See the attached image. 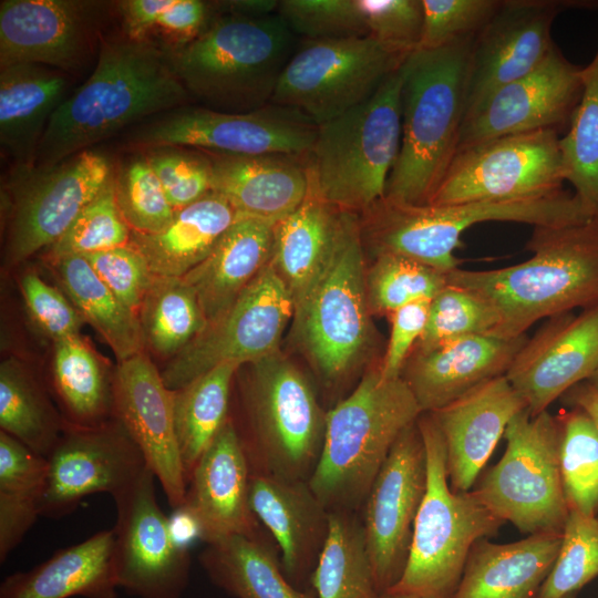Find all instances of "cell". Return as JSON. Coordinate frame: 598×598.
Instances as JSON below:
<instances>
[{
	"label": "cell",
	"instance_id": "cell-1",
	"mask_svg": "<svg viewBox=\"0 0 598 598\" xmlns=\"http://www.w3.org/2000/svg\"><path fill=\"white\" fill-rule=\"evenodd\" d=\"M96 58L87 80L51 116L34 166L54 165L192 100L155 41L109 35Z\"/></svg>",
	"mask_w": 598,
	"mask_h": 598
},
{
	"label": "cell",
	"instance_id": "cell-2",
	"mask_svg": "<svg viewBox=\"0 0 598 598\" xmlns=\"http://www.w3.org/2000/svg\"><path fill=\"white\" fill-rule=\"evenodd\" d=\"M526 249L532 256L516 265L446 275L447 283L493 308V336L502 339L525 336L542 319L598 306V218L533 227Z\"/></svg>",
	"mask_w": 598,
	"mask_h": 598
},
{
	"label": "cell",
	"instance_id": "cell-3",
	"mask_svg": "<svg viewBox=\"0 0 598 598\" xmlns=\"http://www.w3.org/2000/svg\"><path fill=\"white\" fill-rule=\"evenodd\" d=\"M473 37L419 49L403 63L402 138L385 196L426 205L458 150Z\"/></svg>",
	"mask_w": 598,
	"mask_h": 598
},
{
	"label": "cell",
	"instance_id": "cell-4",
	"mask_svg": "<svg viewBox=\"0 0 598 598\" xmlns=\"http://www.w3.org/2000/svg\"><path fill=\"white\" fill-rule=\"evenodd\" d=\"M299 40L278 13L262 18L215 13L195 40L164 48L199 106L240 113L271 103Z\"/></svg>",
	"mask_w": 598,
	"mask_h": 598
},
{
	"label": "cell",
	"instance_id": "cell-5",
	"mask_svg": "<svg viewBox=\"0 0 598 598\" xmlns=\"http://www.w3.org/2000/svg\"><path fill=\"white\" fill-rule=\"evenodd\" d=\"M423 414L402 378L379 367L326 414L323 444L308 484L328 508L354 511L365 497L401 433Z\"/></svg>",
	"mask_w": 598,
	"mask_h": 598
},
{
	"label": "cell",
	"instance_id": "cell-6",
	"mask_svg": "<svg viewBox=\"0 0 598 598\" xmlns=\"http://www.w3.org/2000/svg\"><path fill=\"white\" fill-rule=\"evenodd\" d=\"M359 216L364 252L394 254L416 260L445 275L460 268L454 250L463 233L485 221L561 226L594 218L575 194L565 190L544 197L414 205L386 196Z\"/></svg>",
	"mask_w": 598,
	"mask_h": 598
},
{
	"label": "cell",
	"instance_id": "cell-7",
	"mask_svg": "<svg viewBox=\"0 0 598 598\" xmlns=\"http://www.w3.org/2000/svg\"><path fill=\"white\" fill-rule=\"evenodd\" d=\"M403 76L402 64L368 101L318 125L306 167L324 203L359 215L385 196L401 147Z\"/></svg>",
	"mask_w": 598,
	"mask_h": 598
},
{
	"label": "cell",
	"instance_id": "cell-8",
	"mask_svg": "<svg viewBox=\"0 0 598 598\" xmlns=\"http://www.w3.org/2000/svg\"><path fill=\"white\" fill-rule=\"evenodd\" d=\"M417 425L426 453V489L417 512L405 568L385 594L453 598L474 544L494 536L504 522L474 489L454 492L448 483L445 445L433 416Z\"/></svg>",
	"mask_w": 598,
	"mask_h": 598
},
{
	"label": "cell",
	"instance_id": "cell-9",
	"mask_svg": "<svg viewBox=\"0 0 598 598\" xmlns=\"http://www.w3.org/2000/svg\"><path fill=\"white\" fill-rule=\"evenodd\" d=\"M250 364L244 390L250 433L241 444L251 472L308 481L321 453L327 412L303 372L279 350Z\"/></svg>",
	"mask_w": 598,
	"mask_h": 598
},
{
	"label": "cell",
	"instance_id": "cell-10",
	"mask_svg": "<svg viewBox=\"0 0 598 598\" xmlns=\"http://www.w3.org/2000/svg\"><path fill=\"white\" fill-rule=\"evenodd\" d=\"M364 254L358 214L341 210L330 258L293 315L297 338L328 383L342 380L371 347Z\"/></svg>",
	"mask_w": 598,
	"mask_h": 598
},
{
	"label": "cell",
	"instance_id": "cell-11",
	"mask_svg": "<svg viewBox=\"0 0 598 598\" xmlns=\"http://www.w3.org/2000/svg\"><path fill=\"white\" fill-rule=\"evenodd\" d=\"M506 448L473 488L504 523L528 535L561 533L568 516L559 467L560 429L548 410L518 413L507 425Z\"/></svg>",
	"mask_w": 598,
	"mask_h": 598
},
{
	"label": "cell",
	"instance_id": "cell-12",
	"mask_svg": "<svg viewBox=\"0 0 598 598\" xmlns=\"http://www.w3.org/2000/svg\"><path fill=\"white\" fill-rule=\"evenodd\" d=\"M408 56L369 35L299 40L271 103L321 125L372 97Z\"/></svg>",
	"mask_w": 598,
	"mask_h": 598
},
{
	"label": "cell",
	"instance_id": "cell-13",
	"mask_svg": "<svg viewBox=\"0 0 598 598\" xmlns=\"http://www.w3.org/2000/svg\"><path fill=\"white\" fill-rule=\"evenodd\" d=\"M317 131L302 113L272 103L240 113L184 105L134 126L125 137L130 145L148 150L183 146L226 155L306 156Z\"/></svg>",
	"mask_w": 598,
	"mask_h": 598
},
{
	"label": "cell",
	"instance_id": "cell-14",
	"mask_svg": "<svg viewBox=\"0 0 598 598\" xmlns=\"http://www.w3.org/2000/svg\"><path fill=\"white\" fill-rule=\"evenodd\" d=\"M559 132L495 137L457 151L429 204L504 202L563 192Z\"/></svg>",
	"mask_w": 598,
	"mask_h": 598
},
{
	"label": "cell",
	"instance_id": "cell-15",
	"mask_svg": "<svg viewBox=\"0 0 598 598\" xmlns=\"http://www.w3.org/2000/svg\"><path fill=\"white\" fill-rule=\"evenodd\" d=\"M114 174L111 157L93 148L51 166L14 168L8 261L18 264L52 246Z\"/></svg>",
	"mask_w": 598,
	"mask_h": 598
},
{
	"label": "cell",
	"instance_id": "cell-16",
	"mask_svg": "<svg viewBox=\"0 0 598 598\" xmlns=\"http://www.w3.org/2000/svg\"><path fill=\"white\" fill-rule=\"evenodd\" d=\"M295 306L286 286L268 264L230 307L186 348L163 372L165 385L178 390L223 363H252L279 350Z\"/></svg>",
	"mask_w": 598,
	"mask_h": 598
},
{
	"label": "cell",
	"instance_id": "cell-17",
	"mask_svg": "<svg viewBox=\"0 0 598 598\" xmlns=\"http://www.w3.org/2000/svg\"><path fill=\"white\" fill-rule=\"evenodd\" d=\"M155 481L147 467L114 501L117 584L136 598H181L189 580L190 556L159 507Z\"/></svg>",
	"mask_w": 598,
	"mask_h": 598
},
{
	"label": "cell",
	"instance_id": "cell-18",
	"mask_svg": "<svg viewBox=\"0 0 598 598\" xmlns=\"http://www.w3.org/2000/svg\"><path fill=\"white\" fill-rule=\"evenodd\" d=\"M427 481L417 421L394 443L364 501L363 530L379 596L401 578Z\"/></svg>",
	"mask_w": 598,
	"mask_h": 598
},
{
	"label": "cell",
	"instance_id": "cell-19",
	"mask_svg": "<svg viewBox=\"0 0 598 598\" xmlns=\"http://www.w3.org/2000/svg\"><path fill=\"white\" fill-rule=\"evenodd\" d=\"M47 460L40 515L50 518L71 514L90 495L105 493L115 501L148 467L117 420L91 427L66 425Z\"/></svg>",
	"mask_w": 598,
	"mask_h": 598
},
{
	"label": "cell",
	"instance_id": "cell-20",
	"mask_svg": "<svg viewBox=\"0 0 598 598\" xmlns=\"http://www.w3.org/2000/svg\"><path fill=\"white\" fill-rule=\"evenodd\" d=\"M112 3L93 0H1L0 68L34 63L71 73L102 41Z\"/></svg>",
	"mask_w": 598,
	"mask_h": 598
},
{
	"label": "cell",
	"instance_id": "cell-21",
	"mask_svg": "<svg viewBox=\"0 0 598 598\" xmlns=\"http://www.w3.org/2000/svg\"><path fill=\"white\" fill-rule=\"evenodd\" d=\"M591 0H503L475 35L467 74L466 114L498 87L536 69L555 43L551 25L567 9H597Z\"/></svg>",
	"mask_w": 598,
	"mask_h": 598
},
{
	"label": "cell",
	"instance_id": "cell-22",
	"mask_svg": "<svg viewBox=\"0 0 598 598\" xmlns=\"http://www.w3.org/2000/svg\"><path fill=\"white\" fill-rule=\"evenodd\" d=\"M582 70L555 44L536 69L495 90L465 117L457 151L504 135L568 128L582 94Z\"/></svg>",
	"mask_w": 598,
	"mask_h": 598
},
{
	"label": "cell",
	"instance_id": "cell-23",
	"mask_svg": "<svg viewBox=\"0 0 598 598\" xmlns=\"http://www.w3.org/2000/svg\"><path fill=\"white\" fill-rule=\"evenodd\" d=\"M598 368V306L553 316L525 341L505 377L530 415L548 406Z\"/></svg>",
	"mask_w": 598,
	"mask_h": 598
},
{
	"label": "cell",
	"instance_id": "cell-24",
	"mask_svg": "<svg viewBox=\"0 0 598 598\" xmlns=\"http://www.w3.org/2000/svg\"><path fill=\"white\" fill-rule=\"evenodd\" d=\"M113 413L141 450L168 504L178 509L187 482L175 431L173 391L144 352L120 362L113 381Z\"/></svg>",
	"mask_w": 598,
	"mask_h": 598
},
{
	"label": "cell",
	"instance_id": "cell-25",
	"mask_svg": "<svg viewBox=\"0 0 598 598\" xmlns=\"http://www.w3.org/2000/svg\"><path fill=\"white\" fill-rule=\"evenodd\" d=\"M250 464L229 417L204 452L177 509L195 525L198 538L213 544L235 535H258L249 504Z\"/></svg>",
	"mask_w": 598,
	"mask_h": 598
},
{
	"label": "cell",
	"instance_id": "cell-26",
	"mask_svg": "<svg viewBox=\"0 0 598 598\" xmlns=\"http://www.w3.org/2000/svg\"><path fill=\"white\" fill-rule=\"evenodd\" d=\"M527 405L505 375L488 380L431 412L442 434L446 471L454 492H467L509 422Z\"/></svg>",
	"mask_w": 598,
	"mask_h": 598
},
{
	"label": "cell",
	"instance_id": "cell-27",
	"mask_svg": "<svg viewBox=\"0 0 598 598\" xmlns=\"http://www.w3.org/2000/svg\"><path fill=\"white\" fill-rule=\"evenodd\" d=\"M249 504L275 538L280 563L289 581L311 591V577L329 530L330 512L308 481H293L252 473Z\"/></svg>",
	"mask_w": 598,
	"mask_h": 598
},
{
	"label": "cell",
	"instance_id": "cell-28",
	"mask_svg": "<svg viewBox=\"0 0 598 598\" xmlns=\"http://www.w3.org/2000/svg\"><path fill=\"white\" fill-rule=\"evenodd\" d=\"M527 340L468 336L429 349H414L401 378L423 413L434 412L480 384L505 375Z\"/></svg>",
	"mask_w": 598,
	"mask_h": 598
},
{
	"label": "cell",
	"instance_id": "cell-29",
	"mask_svg": "<svg viewBox=\"0 0 598 598\" xmlns=\"http://www.w3.org/2000/svg\"><path fill=\"white\" fill-rule=\"evenodd\" d=\"M207 154L212 192L241 216L275 224L293 212L308 193L306 156Z\"/></svg>",
	"mask_w": 598,
	"mask_h": 598
},
{
	"label": "cell",
	"instance_id": "cell-30",
	"mask_svg": "<svg viewBox=\"0 0 598 598\" xmlns=\"http://www.w3.org/2000/svg\"><path fill=\"white\" fill-rule=\"evenodd\" d=\"M114 529L56 550L35 567L13 573L0 598H117Z\"/></svg>",
	"mask_w": 598,
	"mask_h": 598
},
{
	"label": "cell",
	"instance_id": "cell-31",
	"mask_svg": "<svg viewBox=\"0 0 598 598\" xmlns=\"http://www.w3.org/2000/svg\"><path fill=\"white\" fill-rule=\"evenodd\" d=\"M70 86L68 73L47 65L0 68V145L14 168L34 166L47 125Z\"/></svg>",
	"mask_w": 598,
	"mask_h": 598
},
{
	"label": "cell",
	"instance_id": "cell-32",
	"mask_svg": "<svg viewBox=\"0 0 598 598\" xmlns=\"http://www.w3.org/2000/svg\"><path fill=\"white\" fill-rule=\"evenodd\" d=\"M561 543V533H540L472 547L453 598H537Z\"/></svg>",
	"mask_w": 598,
	"mask_h": 598
},
{
	"label": "cell",
	"instance_id": "cell-33",
	"mask_svg": "<svg viewBox=\"0 0 598 598\" xmlns=\"http://www.w3.org/2000/svg\"><path fill=\"white\" fill-rule=\"evenodd\" d=\"M274 224L240 216L210 254L182 277L195 291L207 324L224 313L269 264Z\"/></svg>",
	"mask_w": 598,
	"mask_h": 598
},
{
	"label": "cell",
	"instance_id": "cell-34",
	"mask_svg": "<svg viewBox=\"0 0 598 598\" xmlns=\"http://www.w3.org/2000/svg\"><path fill=\"white\" fill-rule=\"evenodd\" d=\"M240 216L228 200L210 192L175 210L159 231H131L130 244L143 255L155 277L182 278L210 254Z\"/></svg>",
	"mask_w": 598,
	"mask_h": 598
},
{
	"label": "cell",
	"instance_id": "cell-35",
	"mask_svg": "<svg viewBox=\"0 0 598 598\" xmlns=\"http://www.w3.org/2000/svg\"><path fill=\"white\" fill-rule=\"evenodd\" d=\"M341 210L308 187L302 203L274 224L269 264L290 293L295 311L322 274L333 248Z\"/></svg>",
	"mask_w": 598,
	"mask_h": 598
},
{
	"label": "cell",
	"instance_id": "cell-36",
	"mask_svg": "<svg viewBox=\"0 0 598 598\" xmlns=\"http://www.w3.org/2000/svg\"><path fill=\"white\" fill-rule=\"evenodd\" d=\"M198 559L210 581L234 598H316L289 581L259 534L207 544Z\"/></svg>",
	"mask_w": 598,
	"mask_h": 598
},
{
	"label": "cell",
	"instance_id": "cell-37",
	"mask_svg": "<svg viewBox=\"0 0 598 598\" xmlns=\"http://www.w3.org/2000/svg\"><path fill=\"white\" fill-rule=\"evenodd\" d=\"M53 265L71 302L120 362L143 352L145 342L138 317L106 287L85 257L69 256Z\"/></svg>",
	"mask_w": 598,
	"mask_h": 598
},
{
	"label": "cell",
	"instance_id": "cell-38",
	"mask_svg": "<svg viewBox=\"0 0 598 598\" xmlns=\"http://www.w3.org/2000/svg\"><path fill=\"white\" fill-rule=\"evenodd\" d=\"M48 460L0 431V563L22 542L40 515Z\"/></svg>",
	"mask_w": 598,
	"mask_h": 598
},
{
	"label": "cell",
	"instance_id": "cell-39",
	"mask_svg": "<svg viewBox=\"0 0 598 598\" xmlns=\"http://www.w3.org/2000/svg\"><path fill=\"white\" fill-rule=\"evenodd\" d=\"M240 365L223 363L173 391L175 431L186 482L225 425L234 374Z\"/></svg>",
	"mask_w": 598,
	"mask_h": 598
},
{
	"label": "cell",
	"instance_id": "cell-40",
	"mask_svg": "<svg viewBox=\"0 0 598 598\" xmlns=\"http://www.w3.org/2000/svg\"><path fill=\"white\" fill-rule=\"evenodd\" d=\"M311 588L316 598H380L363 526L353 511L330 512Z\"/></svg>",
	"mask_w": 598,
	"mask_h": 598
},
{
	"label": "cell",
	"instance_id": "cell-41",
	"mask_svg": "<svg viewBox=\"0 0 598 598\" xmlns=\"http://www.w3.org/2000/svg\"><path fill=\"white\" fill-rule=\"evenodd\" d=\"M53 388L68 426L100 425L113 411V386L89 346L79 337L54 342Z\"/></svg>",
	"mask_w": 598,
	"mask_h": 598
},
{
	"label": "cell",
	"instance_id": "cell-42",
	"mask_svg": "<svg viewBox=\"0 0 598 598\" xmlns=\"http://www.w3.org/2000/svg\"><path fill=\"white\" fill-rule=\"evenodd\" d=\"M41 386L13 359L0 365V427L48 457L65 430Z\"/></svg>",
	"mask_w": 598,
	"mask_h": 598
},
{
	"label": "cell",
	"instance_id": "cell-43",
	"mask_svg": "<svg viewBox=\"0 0 598 598\" xmlns=\"http://www.w3.org/2000/svg\"><path fill=\"white\" fill-rule=\"evenodd\" d=\"M138 318L145 344L165 357L178 354L207 326L195 291L175 277H155Z\"/></svg>",
	"mask_w": 598,
	"mask_h": 598
},
{
	"label": "cell",
	"instance_id": "cell-44",
	"mask_svg": "<svg viewBox=\"0 0 598 598\" xmlns=\"http://www.w3.org/2000/svg\"><path fill=\"white\" fill-rule=\"evenodd\" d=\"M582 94L559 138L564 179L587 212L598 218V49L582 70Z\"/></svg>",
	"mask_w": 598,
	"mask_h": 598
},
{
	"label": "cell",
	"instance_id": "cell-45",
	"mask_svg": "<svg viewBox=\"0 0 598 598\" xmlns=\"http://www.w3.org/2000/svg\"><path fill=\"white\" fill-rule=\"evenodd\" d=\"M559 429V467L569 509L596 516L598 512V431L577 408L556 415Z\"/></svg>",
	"mask_w": 598,
	"mask_h": 598
},
{
	"label": "cell",
	"instance_id": "cell-46",
	"mask_svg": "<svg viewBox=\"0 0 598 598\" xmlns=\"http://www.w3.org/2000/svg\"><path fill=\"white\" fill-rule=\"evenodd\" d=\"M365 279L371 313L388 317L409 303L432 300L447 285L445 274L394 254L374 256Z\"/></svg>",
	"mask_w": 598,
	"mask_h": 598
},
{
	"label": "cell",
	"instance_id": "cell-47",
	"mask_svg": "<svg viewBox=\"0 0 598 598\" xmlns=\"http://www.w3.org/2000/svg\"><path fill=\"white\" fill-rule=\"evenodd\" d=\"M116 172V171H115ZM131 229L123 219L115 197V174L49 247L52 264L69 256H86L128 245Z\"/></svg>",
	"mask_w": 598,
	"mask_h": 598
},
{
	"label": "cell",
	"instance_id": "cell-48",
	"mask_svg": "<svg viewBox=\"0 0 598 598\" xmlns=\"http://www.w3.org/2000/svg\"><path fill=\"white\" fill-rule=\"evenodd\" d=\"M598 576V518L569 509L559 550L537 598H564Z\"/></svg>",
	"mask_w": 598,
	"mask_h": 598
},
{
	"label": "cell",
	"instance_id": "cell-49",
	"mask_svg": "<svg viewBox=\"0 0 598 598\" xmlns=\"http://www.w3.org/2000/svg\"><path fill=\"white\" fill-rule=\"evenodd\" d=\"M115 197L132 233L159 231L175 214L146 155L127 159L115 172Z\"/></svg>",
	"mask_w": 598,
	"mask_h": 598
},
{
	"label": "cell",
	"instance_id": "cell-50",
	"mask_svg": "<svg viewBox=\"0 0 598 598\" xmlns=\"http://www.w3.org/2000/svg\"><path fill=\"white\" fill-rule=\"evenodd\" d=\"M498 318L474 293L447 283L430 303L424 331L414 349H429L468 336H493Z\"/></svg>",
	"mask_w": 598,
	"mask_h": 598
},
{
	"label": "cell",
	"instance_id": "cell-51",
	"mask_svg": "<svg viewBox=\"0 0 598 598\" xmlns=\"http://www.w3.org/2000/svg\"><path fill=\"white\" fill-rule=\"evenodd\" d=\"M277 13L300 40L368 35L357 0H280Z\"/></svg>",
	"mask_w": 598,
	"mask_h": 598
},
{
	"label": "cell",
	"instance_id": "cell-52",
	"mask_svg": "<svg viewBox=\"0 0 598 598\" xmlns=\"http://www.w3.org/2000/svg\"><path fill=\"white\" fill-rule=\"evenodd\" d=\"M145 155L175 210L212 192V167L207 153L161 147L152 148Z\"/></svg>",
	"mask_w": 598,
	"mask_h": 598
},
{
	"label": "cell",
	"instance_id": "cell-53",
	"mask_svg": "<svg viewBox=\"0 0 598 598\" xmlns=\"http://www.w3.org/2000/svg\"><path fill=\"white\" fill-rule=\"evenodd\" d=\"M503 0H422L423 31L420 49H437L476 35Z\"/></svg>",
	"mask_w": 598,
	"mask_h": 598
},
{
	"label": "cell",
	"instance_id": "cell-54",
	"mask_svg": "<svg viewBox=\"0 0 598 598\" xmlns=\"http://www.w3.org/2000/svg\"><path fill=\"white\" fill-rule=\"evenodd\" d=\"M357 3L369 37L402 55L420 49L422 0H357Z\"/></svg>",
	"mask_w": 598,
	"mask_h": 598
},
{
	"label": "cell",
	"instance_id": "cell-55",
	"mask_svg": "<svg viewBox=\"0 0 598 598\" xmlns=\"http://www.w3.org/2000/svg\"><path fill=\"white\" fill-rule=\"evenodd\" d=\"M83 257L117 299L138 317L155 279L143 255L128 244Z\"/></svg>",
	"mask_w": 598,
	"mask_h": 598
},
{
	"label": "cell",
	"instance_id": "cell-56",
	"mask_svg": "<svg viewBox=\"0 0 598 598\" xmlns=\"http://www.w3.org/2000/svg\"><path fill=\"white\" fill-rule=\"evenodd\" d=\"M21 291L31 319L45 336L54 342L79 336L84 319L60 290L28 272L21 278Z\"/></svg>",
	"mask_w": 598,
	"mask_h": 598
},
{
	"label": "cell",
	"instance_id": "cell-57",
	"mask_svg": "<svg viewBox=\"0 0 598 598\" xmlns=\"http://www.w3.org/2000/svg\"><path fill=\"white\" fill-rule=\"evenodd\" d=\"M431 300L409 303L389 316L391 332L382 362L383 379L401 378L404 364L417 344L429 316Z\"/></svg>",
	"mask_w": 598,
	"mask_h": 598
},
{
	"label": "cell",
	"instance_id": "cell-58",
	"mask_svg": "<svg viewBox=\"0 0 598 598\" xmlns=\"http://www.w3.org/2000/svg\"><path fill=\"white\" fill-rule=\"evenodd\" d=\"M214 14L209 1L175 0L158 18L154 32L158 30L167 39L163 47H182L199 37Z\"/></svg>",
	"mask_w": 598,
	"mask_h": 598
},
{
	"label": "cell",
	"instance_id": "cell-59",
	"mask_svg": "<svg viewBox=\"0 0 598 598\" xmlns=\"http://www.w3.org/2000/svg\"><path fill=\"white\" fill-rule=\"evenodd\" d=\"M175 0H123L116 2L123 34L132 40H148L158 18Z\"/></svg>",
	"mask_w": 598,
	"mask_h": 598
},
{
	"label": "cell",
	"instance_id": "cell-60",
	"mask_svg": "<svg viewBox=\"0 0 598 598\" xmlns=\"http://www.w3.org/2000/svg\"><path fill=\"white\" fill-rule=\"evenodd\" d=\"M216 14L262 18L277 13L279 0H219L209 1Z\"/></svg>",
	"mask_w": 598,
	"mask_h": 598
},
{
	"label": "cell",
	"instance_id": "cell-61",
	"mask_svg": "<svg viewBox=\"0 0 598 598\" xmlns=\"http://www.w3.org/2000/svg\"><path fill=\"white\" fill-rule=\"evenodd\" d=\"M563 396L570 406L585 412L598 431V390L596 388L585 381L571 388Z\"/></svg>",
	"mask_w": 598,
	"mask_h": 598
},
{
	"label": "cell",
	"instance_id": "cell-62",
	"mask_svg": "<svg viewBox=\"0 0 598 598\" xmlns=\"http://www.w3.org/2000/svg\"><path fill=\"white\" fill-rule=\"evenodd\" d=\"M380 598H425V597L410 596V595L383 594L382 596H380Z\"/></svg>",
	"mask_w": 598,
	"mask_h": 598
},
{
	"label": "cell",
	"instance_id": "cell-63",
	"mask_svg": "<svg viewBox=\"0 0 598 598\" xmlns=\"http://www.w3.org/2000/svg\"><path fill=\"white\" fill-rule=\"evenodd\" d=\"M586 382H588L590 385L598 390V368Z\"/></svg>",
	"mask_w": 598,
	"mask_h": 598
},
{
	"label": "cell",
	"instance_id": "cell-64",
	"mask_svg": "<svg viewBox=\"0 0 598 598\" xmlns=\"http://www.w3.org/2000/svg\"><path fill=\"white\" fill-rule=\"evenodd\" d=\"M575 597H576V595H568V596H566L564 598H575Z\"/></svg>",
	"mask_w": 598,
	"mask_h": 598
}]
</instances>
